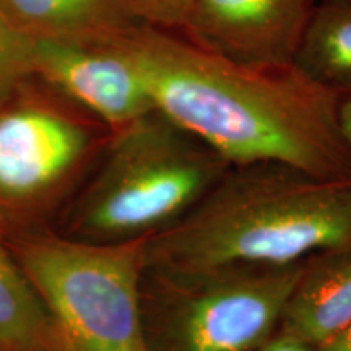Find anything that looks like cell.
<instances>
[{
    "label": "cell",
    "mask_w": 351,
    "mask_h": 351,
    "mask_svg": "<svg viewBox=\"0 0 351 351\" xmlns=\"http://www.w3.org/2000/svg\"><path fill=\"white\" fill-rule=\"evenodd\" d=\"M317 351H351V324L330 341L320 346Z\"/></svg>",
    "instance_id": "obj_16"
},
{
    "label": "cell",
    "mask_w": 351,
    "mask_h": 351,
    "mask_svg": "<svg viewBox=\"0 0 351 351\" xmlns=\"http://www.w3.org/2000/svg\"><path fill=\"white\" fill-rule=\"evenodd\" d=\"M0 351H59L49 314L0 241Z\"/></svg>",
    "instance_id": "obj_12"
},
{
    "label": "cell",
    "mask_w": 351,
    "mask_h": 351,
    "mask_svg": "<svg viewBox=\"0 0 351 351\" xmlns=\"http://www.w3.org/2000/svg\"><path fill=\"white\" fill-rule=\"evenodd\" d=\"M90 142L82 122L56 109L0 114V207L23 208L49 197L78 168Z\"/></svg>",
    "instance_id": "obj_7"
},
{
    "label": "cell",
    "mask_w": 351,
    "mask_h": 351,
    "mask_svg": "<svg viewBox=\"0 0 351 351\" xmlns=\"http://www.w3.org/2000/svg\"><path fill=\"white\" fill-rule=\"evenodd\" d=\"M0 20L33 41H101L138 25L124 0H0Z\"/></svg>",
    "instance_id": "obj_10"
},
{
    "label": "cell",
    "mask_w": 351,
    "mask_h": 351,
    "mask_svg": "<svg viewBox=\"0 0 351 351\" xmlns=\"http://www.w3.org/2000/svg\"><path fill=\"white\" fill-rule=\"evenodd\" d=\"M112 134L106 160L72 212V238L150 239L186 217L231 166L158 109Z\"/></svg>",
    "instance_id": "obj_3"
},
{
    "label": "cell",
    "mask_w": 351,
    "mask_h": 351,
    "mask_svg": "<svg viewBox=\"0 0 351 351\" xmlns=\"http://www.w3.org/2000/svg\"><path fill=\"white\" fill-rule=\"evenodd\" d=\"M340 119H341V125H343L346 140H348L351 147V93L343 95V98H341Z\"/></svg>",
    "instance_id": "obj_17"
},
{
    "label": "cell",
    "mask_w": 351,
    "mask_h": 351,
    "mask_svg": "<svg viewBox=\"0 0 351 351\" xmlns=\"http://www.w3.org/2000/svg\"><path fill=\"white\" fill-rule=\"evenodd\" d=\"M351 324V239L306 258L278 335L319 350Z\"/></svg>",
    "instance_id": "obj_9"
},
{
    "label": "cell",
    "mask_w": 351,
    "mask_h": 351,
    "mask_svg": "<svg viewBox=\"0 0 351 351\" xmlns=\"http://www.w3.org/2000/svg\"><path fill=\"white\" fill-rule=\"evenodd\" d=\"M137 23L182 32L195 0H124Z\"/></svg>",
    "instance_id": "obj_14"
},
{
    "label": "cell",
    "mask_w": 351,
    "mask_h": 351,
    "mask_svg": "<svg viewBox=\"0 0 351 351\" xmlns=\"http://www.w3.org/2000/svg\"><path fill=\"white\" fill-rule=\"evenodd\" d=\"M317 2L195 0L181 33L241 62L293 64Z\"/></svg>",
    "instance_id": "obj_8"
},
{
    "label": "cell",
    "mask_w": 351,
    "mask_h": 351,
    "mask_svg": "<svg viewBox=\"0 0 351 351\" xmlns=\"http://www.w3.org/2000/svg\"><path fill=\"white\" fill-rule=\"evenodd\" d=\"M293 64L320 85L351 93V0H319Z\"/></svg>",
    "instance_id": "obj_11"
},
{
    "label": "cell",
    "mask_w": 351,
    "mask_h": 351,
    "mask_svg": "<svg viewBox=\"0 0 351 351\" xmlns=\"http://www.w3.org/2000/svg\"><path fill=\"white\" fill-rule=\"evenodd\" d=\"M33 39L12 29L0 20V98L16 83L34 75Z\"/></svg>",
    "instance_id": "obj_13"
},
{
    "label": "cell",
    "mask_w": 351,
    "mask_h": 351,
    "mask_svg": "<svg viewBox=\"0 0 351 351\" xmlns=\"http://www.w3.org/2000/svg\"><path fill=\"white\" fill-rule=\"evenodd\" d=\"M258 351H317V350L309 345L301 343V341L288 339V337L276 335L274 340H270L269 343L263 345Z\"/></svg>",
    "instance_id": "obj_15"
},
{
    "label": "cell",
    "mask_w": 351,
    "mask_h": 351,
    "mask_svg": "<svg viewBox=\"0 0 351 351\" xmlns=\"http://www.w3.org/2000/svg\"><path fill=\"white\" fill-rule=\"evenodd\" d=\"M351 239V181L276 161L231 165L186 217L147 239V267L288 265Z\"/></svg>",
    "instance_id": "obj_2"
},
{
    "label": "cell",
    "mask_w": 351,
    "mask_h": 351,
    "mask_svg": "<svg viewBox=\"0 0 351 351\" xmlns=\"http://www.w3.org/2000/svg\"><path fill=\"white\" fill-rule=\"evenodd\" d=\"M155 109L231 165L276 161L327 181H351L343 95L295 64H247L181 32L135 25L117 34Z\"/></svg>",
    "instance_id": "obj_1"
},
{
    "label": "cell",
    "mask_w": 351,
    "mask_h": 351,
    "mask_svg": "<svg viewBox=\"0 0 351 351\" xmlns=\"http://www.w3.org/2000/svg\"><path fill=\"white\" fill-rule=\"evenodd\" d=\"M15 258L49 314L59 351H148L142 322L147 239L32 236Z\"/></svg>",
    "instance_id": "obj_4"
},
{
    "label": "cell",
    "mask_w": 351,
    "mask_h": 351,
    "mask_svg": "<svg viewBox=\"0 0 351 351\" xmlns=\"http://www.w3.org/2000/svg\"><path fill=\"white\" fill-rule=\"evenodd\" d=\"M116 36L101 41L38 39L33 47L34 75L99 117L112 132L155 109L137 67Z\"/></svg>",
    "instance_id": "obj_6"
},
{
    "label": "cell",
    "mask_w": 351,
    "mask_h": 351,
    "mask_svg": "<svg viewBox=\"0 0 351 351\" xmlns=\"http://www.w3.org/2000/svg\"><path fill=\"white\" fill-rule=\"evenodd\" d=\"M304 262L197 270L147 267L142 278L147 350L258 351L278 335Z\"/></svg>",
    "instance_id": "obj_5"
}]
</instances>
